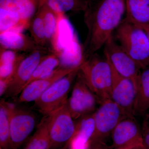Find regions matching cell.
<instances>
[{
  "label": "cell",
  "mask_w": 149,
  "mask_h": 149,
  "mask_svg": "<svg viewBox=\"0 0 149 149\" xmlns=\"http://www.w3.org/2000/svg\"><path fill=\"white\" fill-rule=\"evenodd\" d=\"M80 72L85 83L98 100L102 102L111 99L112 71L106 58L96 54L86 59L81 65Z\"/></svg>",
  "instance_id": "2"
},
{
  "label": "cell",
  "mask_w": 149,
  "mask_h": 149,
  "mask_svg": "<svg viewBox=\"0 0 149 149\" xmlns=\"http://www.w3.org/2000/svg\"><path fill=\"white\" fill-rule=\"evenodd\" d=\"M38 9L42 17L46 38L49 47L57 54L58 32L59 22L61 13L57 14L40 0Z\"/></svg>",
  "instance_id": "15"
},
{
  "label": "cell",
  "mask_w": 149,
  "mask_h": 149,
  "mask_svg": "<svg viewBox=\"0 0 149 149\" xmlns=\"http://www.w3.org/2000/svg\"><path fill=\"white\" fill-rule=\"evenodd\" d=\"M126 21L144 29L149 27V0H126Z\"/></svg>",
  "instance_id": "16"
},
{
  "label": "cell",
  "mask_w": 149,
  "mask_h": 149,
  "mask_svg": "<svg viewBox=\"0 0 149 149\" xmlns=\"http://www.w3.org/2000/svg\"><path fill=\"white\" fill-rule=\"evenodd\" d=\"M60 65V60L58 55L55 52L49 54L38 65L26 86L33 81L48 76L58 68Z\"/></svg>",
  "instance_id": "21"
},
{
  "label": "cell",
  "mask_w": 149,
  "mask_h": 149,
  "mask_svg": "<svg viewBox=\"0 0 149 149\" xmlns=\"http://www.w3.org/2000/svg\"><path fill=\"white\" fill-rule=\"evenodd\" d=\"M0 149H2V148H0Z\"/></svg>",
  "instance_id": "30"
},
{
  "label": "cell",
  "mask_w": 149,
  "mask_h": 149,
  "mask_svg": "<svg viewBox=\"0 0 149 149\" xmlns=\"http://www.w3.org/2000/svg\"><path fill=\"white\" fill-rule=\"evenodd\" d=\"M29 24L18 15L0 9V33L8 31L21 32L29 29Z\"/></svg>",
  "instance_id": "20"
},
{
  "label": "cell",
  "mask_w": 149,
  "mask_h": 149,
  "mask_svg": "<svg viewBox=\"0 0 149 149\" xmlns=\"http://www.w3.org/2000/svg\"><path fill=\"white\" fill-rule=\"evenodd\" d=\"M57 14L69 11H83L86 9L88 0H40Z\"/></svg>",
  "instance_id": "23"
},
{
  "label": "cell",
  "mask_w": 149,
  "mask_h": 149,
  "mask_svg": "<svg viewBox=\"0 0 149 149\" xmlns=\"http://www.w3.org/2000/svg\"><path fill=\"white\" fill-rule=\"evenodd\" d=\"M0 48V79H13L19 65L27 55Z\"/></svg>",
  "instance_id": "18"
},
{
  "label": "cell",
  "mask_w": 149,
  "mask_h": 149,
  "mask_svg": "<svg viewBox=\"0 0 149 149\" xmlns=\"http://www.w3.org/2000/svg\"><path fill=\"white\" fill-rule=\"evenodd\" d=\"M80 67L52 85L34 102V107L45 116L49 115L68 101V95L76 80Z\"/></svg>",
  "instance_id": "4"
},
{
  "label": "cell",
  "mask_w": 149,
  "mask_h": 149,
  "mask_svg": "<svg viewBox=\"0 0 149 149\" xmlns=\"http://www.w3.org/2000/svg\"><path fill=\"white\" fill-rule=\"evenodd\" d=\"M0 48L24 53L32 52L42 49L37 45L32 37L17 31L0 33Z\"/></svg>",
  "instance_id": "14"
},
{
  "label": "cell",
  "mask_w": 149,
  "mask_h": 149,
  "mask_svg": "<svg viewBox=\"0 0 149 149\" xmlns=\"http://www.w3.org/2000/svg\"><path fill=\"white\" fill-rule=\"evenodd\" d=\"M40 2V0H0V9L16 14L30 23Z\"/></svg>",
  "instance_id": "17"
},
{
  "label": "cell",
  "mask_w": 149,
  "mask_h": 149,
  "mask_svg": "<svg viewBox=\"0 0 149 149\" xmlns=\"http://www.w3.org/2000/svg\"><path fill=\"white\" fill-rule=\"evenodd\" d=\"M70 143V149H89L90 141L77 134H74Z\"/></svg>",
  "instance_id": "26"
},
{
  "label": "cell",
  "mask_w": 149,
  "mask_h": 149,
  "mask_svg": "<svg viewBox=\"0 0 149 149\" xmlns=\"http://www.w3.org/2000/svg\"><path fill=\"white\" fill-rule=\"evenodd\" d=\"M95 132L92 139L98 141L112 133L120 120L127 117L111 99L102 102L94 113Z\"/></svg>",
  "instance_id": "9"
},
{
  "label": "cell",
  "mask_w": 149,
  "mask_h": 149,
  "mask_svg": "<svg viewBox=\"0 0 149 149\" xmlns=\"http://www.w3.org/2000/svg\"><path fill=\"white\" fill-rule=\"evenodd\" d=\"M116 39L140 69L149 66V41L141 27L123 19L116 28Z\"/></svg>",
  "instance_id": "3"
},
{
  "label": "cell",
  "mask_w": 149,
  "mask_h": 149,
  "mask_svg": "<svg viewBox=\"0 0 149 149\" xmlns=\"http://www.w3.org/2000/svg\"><path fill=\"white\" fill-rule=\"evenodd\" d=\"M80 66L75 68L59 66L48 76L29 83L19 94L18 102L20 103L35 102L56 82Z\"/></svg>",
  "instance_id": "13"
},
{
  "label": "cell",
  "mask_w": 149,
  "mask_h": 149,
  "mask_svg": "<svg viewBox=\"0 0 149 149\" xmlns=\"http://www.w3.org/2000/svg\"><path fill=\"white\" fill-rule=\"evenodd\" d=\"M143 144L144 149H149V120L147 118L144 122L143 133Z\"/></svg>",
  "instance_id": "27"
},
{
  "label": "cell",
  "mask_w": 149,
  "mask_h": 149,
  "mask_svg": "<svg viewBox=\"0 0 149 149\" xmlns=\"http://www.w3.org/2000/svg\"><path fill=\"white\" fill-rule=\"evenodd\" d=\"M126 0H88L84 12L88 29L83 49L84 60L104 45L125 13Z\"/></svg>",
  "instance_id": "1"
},
{
  "label": "cell",
  "mask_w": 149,
  "mask_h": 149,
  "mask_svg": "<svg viewBox=\"0 0 149 149\" xmlns=\"http://www.w3.org/2000/svg\"><path fill=\"white\" fill-rule=\"evenodd\" d=\"M128 149H144V148L143 147H136V148H132Z\"/></svg>",
  "instance_id": "29"
},
{
  "label": "cell",
  "mask_w": 149,
  "mask_h": 149,
  "mask_svg": "<svg viewBox=\"0 0 149 149\" xmlns=\"http://www.w3.org/2000/svg\"><path fill=\"white\" fill-rule=\"evenodd\" d=\"M46 116L51 148H59L70 142L75 133V123L70 112L68 101Z\"/></svg>",
  "instance_id": "5"
},
{
  "label": "cell",
  "mask_w": 149,
  "mask_h": 149,
  "mask_svg": "<svg viewBox=\"0 0 149 149\" xmlns=\"http://www.w3.org/2000/svg\"><path fill=\"white\" fill-rule=\"evenodd\" d=\"M10 124L8 102L1 100L0 103V146L2 149L10 148Z\"/></svg>",
  "instance_id": "24"
},
{
  "label": "cell",
  "mask_w": 149,
  "mask_h": 149,
  "mask_svg": "<svg viewBox=\"0 0 149 149\" xmlns=\"http://www.w3.org/2000/svg\"><path fill=\"white\" fill-rule=\"evenodd\" d=\"M28 29L31 34V37L37 45L40 47L48 48L51 49L46 38L42 14L38 9L35 16L30 22Z\"/></svg>",
  "instance_id": "25"
},
{
  "label": "cell",
  "mask_w": 149,
  "mask_h": 149,
  "mask_svg": "<svg viewBox=\"0 0 149 149\" xmlns=\"http://www.w3.org/2000/svg\"><path fill=\"white\" fill-rule=\"evenodd\" d=\"M10 124V148L17 149L35 128L36 118L29 111L8 102Z\"/></svg>",
  "instance_id": "8"
},
{
  "label": "cell",
  "mask_w": 149,
  "mask_h": 149,
  "mask_svg": "<svg viewBox=\"0 0 149 149\" xmlns=\"http://www.w3.org/2000/svg\"><path fill=\"white\" fill-rule=\"evenodd\" d=\"M149 109V68L140 72L136 85L135 114H145Z\"/></svg>",
  "instance_id": "19"
},
{
  "label": "cell",
  "mask_w": 149,
  "mask_h": 149,
  "mask_svg": "<svg viewBox=\"0 0 149 149\" xmlns=\"http://www.w3.org/2000/svg\"><path fill=\"white\" fill-rule=\"evenodd\" d=\"M51 148V142L48 132L47 117L45 116L24 149Z\"/></svg>",
  "instance_id": "22"
},
{
  "label": "cell",
  "mask_w": 149,
  "mask_h": 149,
  "mask_svg": "<svg viewBox=\"0 0 149 149\" xmlns=\"http://www.w3.org/2000/svg\"><path fill=\"white\" fill-rule=\"evenodd\" d=\"M111 67L112 81L111 99L120 107L127 117H134L136 97V85L132 80L123 77Z\"/></svg>",
  "instance_id": "11"
},
{
  "label": "cell",
  "mask_w": 149,
  "mask_h": 149,
  "mask_svg": "<svg viewBox=\"0 0 149 149\" xmlns=\"http://www.w3.org/2000/svg\"><path fill=\"white\" fill-rule=\"evenodd\" d=\"M100 102L97 98L85 83L80 70L72 94L68 100L70 112L74 120L95 112Z\"/></svg>",
  "instance_id": "6"
},
{
  "label": "cell",
  "mask_w": 149,
  "mask_h": 149,
  "mask_svg": "<svg viewBox=\"0 0 149 149\" xmlns=\"http://www.w3.org/2000/svg\"><path fill=\"white\" fill-rule=\"evenodd\" d=\"M52 52L50 49L42 48L30 53L22 60L14 75L5 95L15 98L27 85L34 71L43 59Z\"/></svg>",
  "instance_id": "7"
},
{
  "label": "cell",
  "mask_w": 149,
  "mask_h": 149,
  "mask_svg": "<svg viewBox=\"0 0 149 149\" xmlns=\"http://www.w3.org/2000/svg\"><path fill=\"white\" fill-rule=\"evenodd\" d=\"M144 29L145 32H146V34L147 37H148V39L149 41V27H146V28H144L143 29Z\"/></svg>",
  "instance_id": "28"
},
{
  "label": "cell",
  "mask_w": 149,
  "mask_h": 149,
  "mask_svg": "<svg viewBox=\"0 0 149 149\" xmlns=\"http://www.w3.org/2000/svg\"><path fill=\"white\" fill-rule=\"evenodd\" d=\"M105 58L115 70L122 76L132 80L136 88L140 72L138 65L111 36L104 45Z\"/></svg>",
  "instance_id": "10"
},
{
  "label": "cell",
  "mask_w": 149,
  "mask_h": 149,
  "mask_svg": "<svg viewBox=\"0 0 149 149\" xmlns=\"http://www.w3.org/2000/svg\"><path fill=\"white\" fill-rule=\"evenodd\" d=\"M112 134L113 146L116 149L144 148L142 132L134 117H127L120 120Z\"/></svg>",
  "instance_id": "12"
}]
</instances>
